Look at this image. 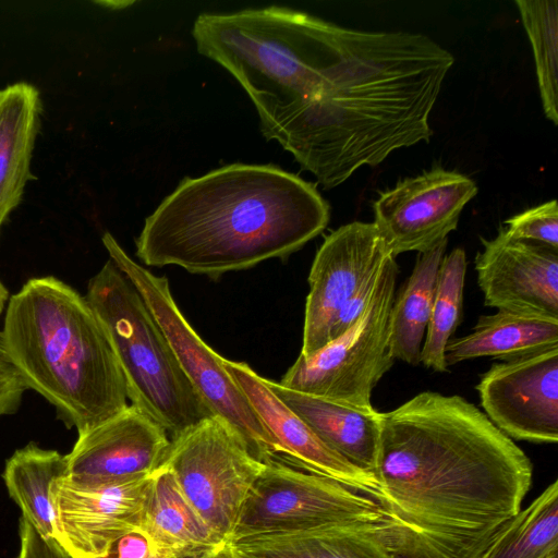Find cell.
<instances>
[{
  "mask_svg": "<svg viewBox=\"0 0 558 558\" xmlns=\"http://www.w3.org/2000/svg\"><path fill=\"white\" fill-rule=\"evenodd\" d=\"M376 534L397 558H478L521 510L525 452L473 403L423 391L380 412Z\"/></svg>",
  "mask_w": 558,
  "mask_h": 558,
  "instance_id": "cell-1",
  "label": "cell"
},
{
  "mask_svg": "<svg viewBox=\"0 0 558 558\" xmlns=\"http://www.w3.org/2000/svg\"><path fill=\"white\" fill-rule=\"evenodd\" d=\"M453 56L426 35L367 32L327 22L316 82L303 99L258 109L277 141L325 189L428 142L430 112Z\"/></svg>",
  "mask_w": 558,
  "mask_h": 558,
  "instance_id": "cell-2",
  "label": "cell"
},
{
  "mask_svg": "<svg viewBox=\"0 0 558 558\" xmlns=\"http://www.w3.org/2000/svg\"><path fill=\"white\" fill-rule=\"evenodd\" d=\"M330 218L315 185L274 165L231 163L185 178L145 219L135 240L146 266L216 279L284 258Z\"/></svg>",
  "mask_w": 558,
  "mask_h": 558,
  "instance_id": "cell-3",
  "label": "cell"
},
{
  "mask_svg": "<svg viewBox=\"0 0 558 558\" xmlns=\"http://www.w3.org/2000/svg\"><path fill=\"white\" fill-rule=\"evenodd\" d=\"M2 333L25 386L82 434L123 411L125 379L85 295L53 277L27 280L9 298Z\"/></svg>",
  "mask_w": 558,
  "mask_h": 558,
  "instance_id": "cell-4",
  "label": "cell"
},
{
  "mask_svg": "<svg viewBox=\"0 0 558 558\" xmlns=\"http://www.w3.org/2000/svg\"><path fill=\"white\" fill-rule=\"evenodd\" d=\"M85 298L109 337L132 405L160 425L170 439L213 415L142 295L110 258L89 279Z\"/></svg>",
  "mask_w": 558,
  "mask_h": 558,
  "instance_id": "cell-5",
  "label": "cell"
},
{
  "mask_svg": "<svg viewBox=\"0 0 558 558\" xmlns=\"http://www.w3.org/2000/svg\"><path fill=\"white\" fill-rule=\"evenodd\" d=\"M109 258L134 284L160 327L183 373L213 415L226 421L259 461H277L271 435L225 367V357L209 348L178 307L165 276L136 263L110 232L101 238Z\"/></svg>",
  "mask_w": 558,
  "mask_h": 558,
  "instance_id": "cell-6",
  "label": "cell"
},
{
  "mask_svg": "<svg viewBox=\"0 0 558 558\" xmlns=\"http://www.w3.org/2000/svg\"><path fill=\"white\" fill-rule=\"evenodd\" d=\"M399 268L388 256L357 320L312 355H299L280 385L347 408L373 411L372 391L392 367L389 315Z\"/></svg>",
  "mask_w": 558,
  "mask_h": 558,
  "instance_id": "cell-7",
  "label": "cell"
},
{
  "mask_svg": "<svg viewBox=\"0 0 558 558\" xmlns=\"http://www.w3.org/2000/svg\"><path fill=\"white\" fill-rule=\"evenodd\" d=\"M161 465L172 472L209 529L229 542L266 463L250 452L226 421L211 415L171 438Z\"/></svg>",
  "mask_w": 558,
  "mask_h": 558,
  "instance_id": "cell-8",
  "label": "cell"
},
{
  "mask_svg": "<svg viewBox=\"0 0 558 558\" xmlns=\"http://www.w3.org/2000/svg\"><path fill=\"white\" fill-rule=\"evenodd\" d=\"M383 518L371 497L335 480L272 461L253 486L231 539L322 526H379Z\"/></svg>",
  "mask_w": 558,
  "mask_h": 558,
  "instance_id": "cell-9",
  "label": "cell"
},
{
  "mask_svg": "<svg viewBox=\"0 0 558 558\" xmlns=\"http://www.w3.org/2000/svg\"><path fill=\"white\" fill-rule=\"evenodd\" d=\"M387 256L391 255L374 222L353 221L325 238L308 275L299 355L307 357L330 342L338 316L360 289L377 277Z\"/></svg>",
  "mask_w": 558,
  "mask_h": 558,
  "instance_id": "cell-10",
  "label": "cell"
},
{
  "mask_svg": "<svg viewBox=\"0 0 558 558\" xmlns=\"http://www.w3.org/2000/svg\"><path fill=\"white\" fill-rule=\"evenodd\" d=\"M476 194L471 178L441 167L381 192L374 203V225L387 253L395 258L405 252L424 253L447 240Z\"/></svg>",
  "mask_w": 558,
  "mask_h": 558,
  "instance_id": "cell-11",
  "label": "cell"
},
{
  "mask_svg": "<svg viewBox=\"0 0 558 558\" xmlns=\"http://www.w3.org/2000/svg\"><path fill=\"white\" fill-rule=\"evenodd\" d=\"M475 388L486 416L509 438L558 441V347L495 363Z\"/></svg>",
  "mask_w": 558,
  "mask_h": 558,
  "instance_id": "cell-12",
  "label": "cell"
},
{
  "mask_svg": "<svg viewBox=\"0 0 558 558\" xmlns=\"http://www.w3.org/2000/svg\"><path fill=\"white\" fill-rule=\"evenodd\" d=\"M150 478L97 486L58 478L51 489L58 544L71 558L104 557L116 541L140 531Z\"/></svg>",
  "mask_w": 558,
  "mask_h": 558,
  "instance_id": "cell-13",
  "label": "cell"
},
{
  "mask_svg": "<svg viewBox=\"0 0 558 558\" xmlns=\"http://www.w3.org/2000/svg\"><path fill=\"white\" fill-rule=\"evenodd\" d=\"M170 445L167 432L131 404L78 434L66 454L64 477L97 486L149 476L163 463Z\"/></svg>",
  "mask_w": 558,
  "mask_h": 558,
  "instance_id": "cell-14",
  "label": "cell"
},
{
  "mask_svg": "<svg viewBox=\"0 0 558 558\" xmlns=\"http://www.w3.org/2000/svg\"><path fill=\"white\" fill-rule=\"evenodd\" d=\"M481 242L475 270L486 306L558 318V251L512 240L502 228Z\"/></svg>",
  "mask_w": 558,
  "mask_h": 558,
  "instance_id": "cell-15",
  "label": "cell"
},
{
  "mask_svg": "<svg viewBox=\"0 0 558 558\" xmlns=\"http://www.w3.org/2000/svg\"><path fill=\"white\" fill-rule=\"evenodd\" d=\"M223 365L275 440L278 462L335 480L375 499L377 492L375 477L331 450L274 393L265 383V378L243 362L225 359Z\"/></svg>",
  "mask_w": 558,
  "mask_h": 558,
  "instance_id": "cell-16",
  "label": "cell"
},
{
  "mask_svg": "<svg viewBox=\"0 0 558 558\" xmlns=\"http://www.w3.org/2000/svg\"><path fill=\"white\" fill-rule=\"evenodd\" d=\"M265 383L331 450L373 475L380 439V412L347 408L267 378Z\"/></svg>",
  "mask_w": 558,
  "mask_h": 558,
  "instance_id": "cell-17",
  "label": "cell"
},
{
  "mask_svg": "<svg viewBox=\"0 0 558 558\" xmlns=\"http://www.w3.org/2000/svg\"><path fill=\"white\" fill-rule=\"evenodd\" d=\"M39 90L19 82L0 89V232L36 177L31 160L40 129Z\"/></svg>",
  "mask_w": 558,
  "mask_h": 558,
  "instance_id": "cell-18",
  "label": "cell"
},
{
  "mask_svg": "<svg viewBox=\"0 0 558 558\" xmlns=\"http://www.w3.org/2000/svg\"><path fill=\"white\" fill-rule=\"evenodd\" d=\"M378 526H322L277 531L229 541L242 558H397Z\"/></svg>",
  "mask_w": 558,
  "mask_h": 558,
  "instance_id": "cell-19",
  "label": "cell"
},
{
  "mask_svg": "<svg viewBox=\"0 0 558 558\" xmlns=\"http://www.w3.org/2000/svg\"><path fill=\"white\" fill-rule=\"evenodd\" d=\"M555 347L558 318L498 310L481 315L470 333L451 338L445 349V361L447 366L482 356L510 361Z\"/></svg>",
  "mask_w": 558,
  "mask_h": 558,
  "instance_id": "cell-20",
  "label": "cell"
},
{
  "mask_svg": "<svg viewBox=\"0 0 558 558\" xmlns=\"http://www.w3.org/2000/svg\"><path fill=\"white\" fill-rule=\"evenodd\" d=\"M140 532L154 549L168 555L210 550L225 543L201 518L172 472L163 465L151 474Z\"/></svg>",
  "mask_w": 558,
  "mask_h": 558,
  "instance_id": "cell-21",
  "label": "cell"
},
{
  "mask_svg": "<svg viewBox=\"0 0 558 558\" xmlns=\"http://www.w3.org/2000/svg\"><path fill=\"white\" fill-rule=\"evenodd\" d=\"M66 454L29 442L7 460L2 477L10 497L28 521L46 538L56 539L53 483L64 477Z\"/></svg>",
  "mask_w": 558,
  "mask_h": 558,
  "instance_id": "cell-22",
  "label": "cell"
},
{
  "mask_svg": "<svg viewBox=\"0 0 558 558\" xmlns=\"http://www.w3.org/2000/svg\"><path fill=\"white\" fill-rule=\"evenodd\" d=\"M447 240L418 253L410 277L393 298L389 315L390 352L395 360L420 364L421 349L429 322L438 269Z\"/></svg>",
  "mask_w": 558,
  "mask_h": 558,
  "instance_id": "cell-23",
  "label": "cell"
},
{
  "mask_svg": "<svg viewBox=\"0 0 558 558\" xmlns=\"http://www.w3.org/2000/svg\"><path fill=\"white\" fill-rule=\"evenodd\" d=\"M558 482L520 510L478 558H557Z\"/></svg>",
  "mask_w": 558,
  "mask_h": 558,
  "instance_id": "cell-24",
  "label": "cell"
},
{
  "mask_svg": "<svg viewBox=\"0 0 558 558\" xmlns=\"http://www.w3.org/2000/svg\"><path fill=\"white\" fill-rule=\"evenodd\" d=\"M466 256L461 247L441 259L420 364L435 372H448L445 349L461 322Z\"/></svg>",
  "mask_w": 558,
  "mask_h": 558,
  "instance_id": "cell-25",
  "label": "cell"
},
{
  "mask_svg": "<svg viewBox=\"0 0 558 558\" xmlns=\"http://www.w3.org/2000/svg\"><path fill=\"white\" fill-rule=\"evenodd\" d=\"M531 43L542 106L546 118L558 124V1L515 0Z\"/></svg>",
  "mask_w": 558,
  "mask_h": 558,
  "instance_id": "cell-26",
  "label": "cell"
},
{
  "mask_svg": "<svg viewBox=\"0 0 558 558\" xmlns=\"http://www.w3.org/2000/svg\"><path fill=\"white\" fill-rule=\"evenodd\" d=\"M507 236L558 251V206L555 199L529 208L505 221Z\"/></svg>",
  "mask_w": 558,
  "mask_h": 558,
  "instance_id": "cell-27",
  "label": "cell"
},
{
  "mask_svg": "<svg viewBox=\"0 0 558 558\" xmlns=\"http://www.w3.org/2000/svg\"><path fill=\"white\" fill-rule=\"evenodd\" d=\"M26 390L0 330V417L12 415L19 410Z\"/></svg>",
  "mask_w": 558,
  "mask_h": 558,
  "instance_id": "cell-28",
  "label": "cell"
},
{
  "mask_svg": "<svg viewBox=\"0 0 558 558\" xmlns=\"http://www.w3.org/2000/svg\"><path fill=\"white\" fill-rule=\"evenodd\" d=\"M17 558H71L53 538H46L25 519L20 520Z\"/></svg>",
  "mask_w": 558,
  "mask_h": 558,
  "instance_id": "cell-29",
  "label": "cell"
},
{
  "mask_svg": "<svg viewBox=\"0 0 558 558\" xmlns=\"http://www.w3.org/2000/svg\"><path fill=\"white\" fill-rule=\"evenodd\" d=\"M155 551L148 538L141 533H129L116 541L104 558H149Z\"/></svg>",
  "mask_w": 558,
  "mask_h": 558,
  "instance_id": "cell-30",
  "label": "cell"
},
{
  "mask_svg": "<svg viewBox=\"0 0 558 558\" xmlns=\"http://www.w3.org/2000/svg\"><path fill=\"white\" fill-rule=\"evenodd\" d=\"M206 558H242L229 544L225 542L209 550Z\"/></svg>",
  "mask_w": 558,
  "mask_h": 558,
  "instance_id": "cell-31",
  "label": "cell"
},
{
  "mask_svg": "<svg viewBox=\"0 0 558 558\" xmlns=\"http://www.w3.org/2000/svg\"><path fill=\"white\" fill-rule=\"evenodd\" d=\"M9 298V291L7 287L3 284V282L0 280V315L5 310Z\"/></svg>",
  "mask_w": 558,
  "mask_h": 558,
  "instance_id": "cell-32",
  "label": "cell"
},
{
  "mask_svg": "<svg viewBox=\"0 0 558 558\" xmlns=\"http://www.w3.org/2000/svg\"><path fill=\"white\" fill-rule=\"evenodd\" d=\"M208 551L209 550H199V551H193V553L178 554L170 558H206V555Z\"/></svg>",
  "mask_w": 558,
  "mask_h": 558,
  "instance_id": "cell-33",
  "label": "cell"
},
{
  "mask_svg": "<svg viewBox=\"0 0 558 558\" xmlns=\"http://www.w3.org/2000/svg\"><path fill=\"white\" fill-rule=\"evenodd\" d=\"M174 555H168L160 551H155L149 558H170ZM97 558H104V557H97Z\"/></svg>",
  "mask_w": 558,
  "mask_h": 558,
  "instance_id": "cell-34",
  "label": "cell"
}]
</instances>
